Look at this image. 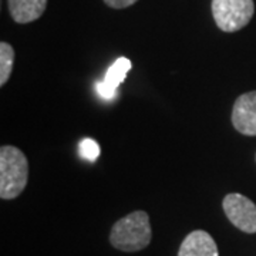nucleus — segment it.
Returning <instances> with one entry per match:
<instances>
[{"instance_id":"10","label":"nucleus","mask_w":256,"mask_h":256,"mask_svg":"<svg viewBox=\"0 0 256 256\" xmlns=\"http://www.w3.org/2000/svg\"><path fill=\"white\" fill-rule=\"evenodd\" d=\"M78 154L84 160H87L90 162H96L100 156V146L92 138H84L78 144Z\"/></svg>"},{"instance_id":"8","label":"nucleus","mask_w":256,"mask_h":256,"mask_svg":"<svg viewBox=\"0 0 256 256\" xmlns=\"http://www.w3.org/2000/svg\"><path fill=\"white\" fill-rule=\"evenodd\" d=\"M8 2H9L10 16L16 23L20 24L32 23L40 18L47 8V0H8Z\"/></svg>"},{"instance_id":"1","label":"nucleus","mask_w":256,"mask_h":256,"mask_svg":"<svg viewBox=\"0 0 256 256\" xmlns=\"http://www.w3.org/2000/svg\"><path fill=\"white\" fill-rule=\"evenodd\" d=\"M152 238L150 216L144 210H134L118 220L111 228L110 242L122 252H138L146 249Z\"/></svg>"},{"instance_id":"6","label":"nucleus","mask_w":256,"mask_h":256,"mask_svg":"<svg viewBox=\"0 0 256 256\" xmlns=\"http://www.w3.org/2000/svg\"><path fill=\"white\" fill-rule=\"evenodd\" d=\"M131 68H132V63L127 57H120L111 64L110 68L106 73V77L100 82H97L96 87L101 98L112 100L117 96L120 86L127 78V74Z\"/></svg>"},{"instance_id":"7","label":"nucleus","mask_w":256,"mask_h":256,"mask_svg":"<svg viewBox=\"0 0 256 256\" xmlns=\"http://www.w3.org/2000/svg\"><path fill=\"white\" fill-rule=\"evenodd\" d=\"M178 256H220L215 239L205 230H194L182 240Z\"/></svg>"},{"instance_id":"9","label":"nucleus","mask_w":256,"mask_h":256,"mask_svg":"<svg viewBox=\"0 0 256 256\" xmlns=\"http://www.w3.org/2000/svg\"><path fill=\"white\" fill-rule=\"evenodd\" d=\"M14 64V48L9 43H0V86L3 87L10 78Z\"/></svg>"},{"instance_id":"4","label":"nucleus","mask_w":256,"mask_h":256,"mask_svg":"<svg viewBox=\"0 0 256 256\" xmlns=\"http://www.w3.org/2000/svg\"><path fill=\"white\" fill-rule=\"evenodd\" d=\"M222 208L229 222L245 234H256V205L240 194H228Z\"/></svg>"},{"instance_id":"2","label":"nucleus","mask_w":256,"mask_h":256,"mask_svg":"<svg viewBox=\"0 0 256 256\" xmlns=\"http://www.w3.org/2000/svg\"><path fill=\"white\" fill-rule=\"evenodd\" d=\"M28 182V161L22 150L13 146L0 148V198H18Z\"/></svg>"},{"instance_id":"3","label":"nucleus","mask_w":256,"mask_h":256,"mask_svg":"<svg viewBox=\"0 0 256 256\" xmlns=\"http://www.w3.org/2000/svg\"><path fill=\"white\" fill-rule=\"evenodd\" d=\"M255 13L254 0H212V14L218 28L234 33L244 28Z\"/></svg>"},{"instance_id":"11","label":"nucleus","mask_w":256,"mask_h":256,"mask_svg":"<svg viewBox=\"0 0 256 256\" xmlns=\"http://www.w3.org/2000/svg\"><path fill=\"white\" fill-rule=\"evenodd\" d=\"M137 2L138 0H104V3L112 9H126V8L132 6Z\"/></svg>"},{"instance_id":"5","label":"nucleus","mask_w":256,"mask_h":256,"mask_svg":"<svg viewBox=\"0 0 256 256\" xmlns=\"http://www.w3.org/2000/svg\"><path fill=\"white\" fill-rule=\"evenodd\" d=\"M230 120H232V126L238 132L248 136V137H255L256 92H245V94L239 96L236 101L234 102Z\"/></svg>"}]
</instances>
